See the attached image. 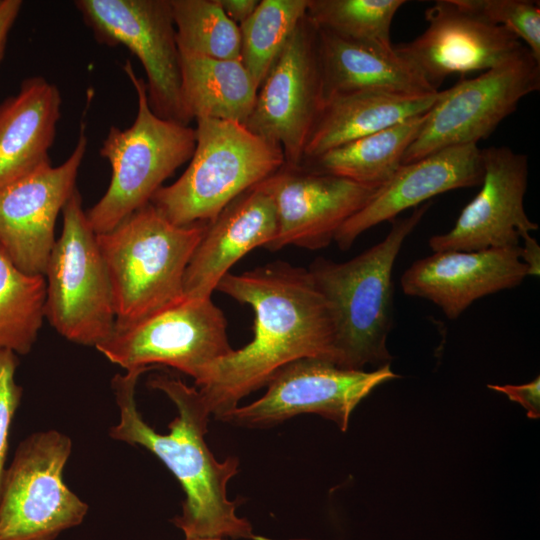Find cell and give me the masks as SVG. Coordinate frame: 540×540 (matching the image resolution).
Listing matches in <instances>:
<instances>
[{
  "mask_svg": "<svg viewBox=\"0 0 540 540\" xmlns=\"http://www.w3.org/2000/svg\"><path fill=\"white\" fill-rule=\"evenodd\" d=\"M540 89V62L523 45L478 77L441 91L402 159L408 164L447 147L477 144Z\"/></svg>",
  "mask_w": 540,
  "mask_h": 540,
  "instance_id": "9c48e42d",
  "label": "cell"
},
{
  "mask_svg": "<svg viewBox=\"0 0 540 540\" xmlns=\"http://www.w3.org/2000/svg\"><path fill=\"white\" fill-rule=\"evenodd\" d=\"M318 47L325 98L357 91L408 96L439 91L394 48L351 40L321 28Z\"/></svg>",
  "mask_w": 540,
  "mask_h": 540,
  "instance_id": "44dd1931",
  "label": "cell"
},
{
  "mask_svg": "<svg viewBox=\"0 0 540 540\" xmlns=\"http://www.w3.org/2000/svg\"><path fill=\"white\" fill-rule=\"evenodd\" d=\"M484 176L477 144L444 148L419 160L402 164L371 200L337 231L334 241L349 249L366 230L411 207H418L444 192L480 185Z\"/></svg>",
  "mask_w": 540,
  "mask_h": 540,
  "instance_id": "d6986e66",
  "label": "cell"
},
{
  "mask_svg": "<svg viewBox=\"0 0 540 540\" xmlns=\"http://www.w3.org/2000/svg\"><path fill=\"white\" fill-rule=\"evenodd\" d=\"M196 122V144L188 167L150 201L179 226L211 222L234 199L285 163L280 146L243 124L210 118Z\"/></svg>",
  "mask_w": 540,
  "mask_h": 540,
  "instance_id": "5b68a950",
  "label": "cell"
},
{
  "mask_svg": "<svg viewBox=\"0 0 540 540\" xmlns=\"http://www.w3.org/2000/svg\"><path fill=\"white\" fill-rule=\"evenodd\" d=\"M62 215V233L44 273V315L67 340L96 348L115 330L111 283L77 189Z\"/></svg>",
  "mask_w": 540,
  "mask_h": 540,
  "instance_id": "52a82bcc",
  "label": "cell"
},
{
  "mask_svg": "<svg viewBox=\"0 0 540 540\" xmlns=\"http://www.w3.org/2000/svg\"><path fill=\"white\" fill-rule=\"evenodd\" d=\"M484 176L477 195L462 209L455 225L429 239L433 252L477 251L521 246L530 276H539L538 230L524 209L528 156L506 146L481 149Z\"/></svg>",
  "mask_w": 540,
  "mask_h": 540,
  "instance_id": "7c38bea8",
  "label": "cell"
},
{
  "mask_svg": "<svg viewBox=\"0 0 540 540\" xmlns=\"http://www.w3.org/2000/svg\"><path fill=\"white\" fill-rule=\"evenodd\" d=\"M277 231L274 200L260 182L207 224L185 272L184 297H211L233 265L257 247L268 248Z\"/></svg>",
  "mask_w": 540,
  "mask_h": 540,
  "instance_id": "ffe728a7",
  "label": "cell"
},
{
  "mask_svg": "<svg viewBox=\"0 0 540 540\" xmlns=\"http://www.w3.org/2000/svg\"><path fill=\"white\" fill-rule=\"evenodd\" d=\"M185 540H225L221 537H193V538H186Z\"/></svg>",
  "mask_w": 540,
  "mask_h": 540,
  "instance_id": "e575fe53",
  "label": "cell"
},
{
  "mask_svg": "<svg viewBox=\"0 0 540 540\" xmlns=\"http://www.w3.org/2000/svg\"><path fill=\"white\" fill-rule=\"evenodd\" d=\"M404 0H308L306 15L318 28L392 49L391 25Z\"/></svg>",
  "mask_w": 540,
  "mask_h": 540,
  "instance_id": "f1b7e54d",
  "label": "cell"
},
{
  "mask_svg": "<svg viewBox=\"0 0 540 540\" xmlns=\"http://www.w3.org/2000/svg\"><path fill=\"white\" fill-rule=\"evenodd\" d=\"M207 224L175 225L148 203L112 230L96 234L112 288L114 331L184 297L185 272Z\"/></svg>",
  "mask_w": 540,
  "mask_h": 540,
  "instance_id": "277c9868",
  "label": "cell"
},
{
  "mask_svg": "<svg viewBox=\"0 0 540 540\" xmlns=\"http://www.w3.org/2000/svg\"><path fill=\"white\" fill-rule=\"evenodd\" d=\"M225 14L238 26L255 11L260 0H217Z\"/></svg>",
  "mask_w": 540,
  "mask_h": 540,
  "instance_id": "836d02e7",
  "label": "cell"
},
{
  "mask_svg": "<svg viewBox=\"0 0 540 540\" xmlns=\"http://www.w3.org/2000/svg\"><path fill=\"white\" fill-rule=\"evenodd\" d=\"M440 96L441 91L423 96L383 91L328 96L305 146L302 163L350 141L426 114Z\"/></svg>",
  "mask_w": 540,
  "mask_h": 540,
  "instance_id": "603a6c76",
  "label": "cell"
},
{
  "mask_svg": "<svg viewBox=\"0 0 540 540\" xmlns=\"http://www.w3.org/2000/svg\"><path fill=\"white\" fill-rule=\"evenodd\" d=\"M216 290L249 305L255 319L253 339L213 364L195 386L215 418L235 409L293 361L318 358L335 364L330 310L308 269L274 261L228 273Z\"/></svg>",
  "mask_w": 540,
  "mask_h": 540,
  "instance_id": "6da1fadb",
  "label": "cell"
},
{
  "mask_svg": "<svg viewBox=\"0 0 540 540\" xmlns=\"http://www.w3.org/2000/svg\"><path fill=\"white\" fill-rule=\"evenodd\" d=\"M74 5L99 43L125 46L139 59L152 111L189 125L170 0H77Z\"/></svg>",
  "mask_w": 540,
  "mask_h": 540,
  "instance_id": "8fae6325",
  "label": "cell"
},
{
  "mask_svg": "<svg viewBox=\"0 0 540 540\" xmlns=\"http://www.w3.org/2000/svg\"><path fill=\"white\" fill-rule=\"evenodd\" d=\"M180 53L241 60L240 29L217 0H170Z\"/></svg>",
  "mask_w": 540,
  "mask_h": 540,
  "instance_id": "83f0119b",
  "label": "cell"
},
{
  "mask_svg": "<svg viewBox=\"0 0 540 540\" xmlns=\"http://www.w3.org/2000/svg\"><path fill=\"white\" fill-rule=\"evenodd\" d=\"M390 364L367 372L318 358H303L282 367L256 401L218 420L247 428H266L300 414L313 413L345 432L352 412L376 387L398 378Z\"/></svg>",
  "mask_w": 540,
  "mask_h": 540,
  "instance_id": "5bb4252c",
  "label": "cell"
},
{
  "mask_svg": "<svg viewBox=\"0 0 540 540\" xmlns=\"http://www.w3.org/2000/svg\"><path fill=\"white\" fill-rule=\"evenodd\" d=\"M46 279L19 269L0 245V349L29 353L43 323Z\"/></svg>",
  "mask_w": 540,
  "mask_h": 540,
  "instance_id": "484cf974",
  "label": "cell"
},
{
  "mask_svg": "<svg viewBox=\"0 0 540 540\" xmlns=\"http://www.w3.org/2000/svg\"><path fill=\"white\" fill-rule=\"evenodd\" d=\"M426 114L358 138L303 162L310 170L381 188L402 165L405 152L419 134Z\"/></svg>",
  "mask_w": 540,
  "mask_h": 540,
  "instance_id": "d4e9b609",
  "label": "cell"
},
{
  "mask_svg": "<svg viewBox=\"0 0 540 540\" xmlns=\"http://www.w3.org/2000/svg\"><path fill=\"white\" fill-rule=\"evenodd\" d=\"M84 131L70 156L60 165L50 161L0 188V245L16 266L44 275L55 244V223L76 188L85 157Z\"/></svg>",
  "mask_w": 540,
  "mask_h": 540,
  "instance_id": "9a60e30c",
  "label": "cell"
},
{
  "mask_svg": "<svg viewBox=\"0 0 540 540\" xmlns=\"http://www.w3.org/2000/svg\"><path fill=\"white\" fill-rule=\"evenodd\" d=\"M21 0H0V62L5 53L8 35L21 11Z\"/></svg>",
  "mask_w": 540,
  "mask_h": 540,
  "instance_id": "d6a6232c",
  "label": "cell"
},
{
  "mask_svg": "<svg viewBox=\"0 0 540 540\" xmlns=\"http://www.w3.org/2000/svg\"><path fill=\"white\" fill-rule=\"evenodd\" d=\"M17 366V355L0 349V485L5 471L10 426L22 396V388L15 381Z\"/></svg>",
  "mask_w": 540,
  "mask_h": 540,
  "instance_id": "4dcf8cb0",
  "label": "cell"
},
{
  "mask_svg": "<svg viewBox=\"0 0 540 540\" xmlns=\"http://www.w3.org/2000/svg\"><path fill=\"white\" fill-rule=\"evenodd\" d=\"M308 0H260L239 25L241 62L257 88L307 12Z\"/></svg>",
  "mask_w": 540,
  "mask_h": 540,
  "instance_id": "4316f807",
  "label": "cell"
},
{
  "mask_svg": "<svg viewBox=\"0 0 540 540\" xmlns=\"http://www.w3.org/2000/svg\"><path fill=\"white\" fill-rule=\"evenodd\" d=\"M181 89L191 119L245 125L258 88L241 60L180 53Z\"/></svg>",
  "mask_w": 540,
  "mask_h": 540,
  "instance_id": "cb8c5ba5",
  "label": "cell"
},
{
  "mask_svg": "<svg viewBox=\"0 0 540 540\" xmlns=\"http://www.w3.org/2000/svg\"><path fill=\"white\" fill-rule=\"evenodd\" d=\"M72 442L56 430L18 446L0 485V540H54L79 525L88 505L63 480Z\"/></svg>",
  "mask_w": 540,
  "mask_h": 540,
  "instance_id": "ba28073f",
  "label": "cell"
},
{
  "mask_svg": "<svg viewBox=\"0 0 540 540\" xmlns=\"http://www.w3.org/2000/svg\"><path fill=\"white\" fill-rule=\"evenodd\" d=\"M61 102L55 84L33 76L0 104V188L50 161Z\"/></svg>",
  "mask_w": 540,
  "mask_h": 540,
  "instance_id": "7402d4cb",
  "label": "cell"
},
{
  "mask_svg": "<svg viewBox=\"0 0 540 540\" xmlns=\"http://www.w3.org/2000/svg\"><path fill=\"white\" fill-rule=\"evenodd\" d=\"M261 183L277 212V235L267 248L272 251L289 245L327 247L379 189L286 163Z\"/></svg>",
  "mask_w": 540,
  "mask_h": 540,
  "instance_id": "2e32d148",
  "label": "cell"
},
{
  "mask_svg": "<svg viewBox=\"0 0 540 540\" xmlns=\"http://www.w3.org/2000/svg\"><path fill=\"white\" fill-rule=\"evenodd\" d=\"M527 276L521 246L448 250L415 261L403 273L401 286L406 295L430 300L456 319L477 299L516 287Z\"/></svg>",
  "mask_w": 540,
  "mask_h": 540,
  "instance_id": "ac0fdd59",
  "label": "cell"
},
{
  "mask_svg": "<svg viewBox=\"0 0 540 540\" xmlns=\"http://www.w3.org/2000/svg\"><path fill=\"white\" fill-rule=\"evenodd\" d=\"M488 388L504 393L511 401L521 404L531 419L540 417V378L539 376L529 383L522 385H493Z\"/></svg>",
  "mask_w": 540,
  "mask_h": 540,
  "instance_id": "1f68e13d",
  "label": "cell"
},
{
  "mask_svg": "<svg viewBox=\"0 0 540 540\" xmlns=\"http://www.w3.org/2000/svg\"><path fill=\"white\" fill-rule=\"evenodd\" d=\"M123 70L136 91L137 114L129 128L112 126L99 150L112 174L104 195L86 211L96 234L112 230L150 203L163 182L191 159L196 144L194 128L152 111L145 81L136 75L130 61Z\"/></svg>",
  "mask_w": 540,
  "mask_h": 540,
  "instance_id": "8992f818",
  "label": "cell"
},
{
  "mask_svg": "<svg viewBox=\"0 0 540 540\" xmlns=\"http://www.w3.org/2000/svg\"><path fill=\"white\" fill-rule=\"evenodd\" d=\"M96 349L126 371L172 367L198 386L211 366L233 348L223 311L211 297L187 298L113 335Z\"/></svg>",
  "mask_w": 540,
  "mask_h": 540,
  "instance_id": "30bf717a",
  "label": "cell"
},
{
  "mask_svg": "<svg viewBox=\"0 0 540 540\" xmlns=\"http://www.w3.org/2000/svg\"><path fill=\"white\" fill-rule=\"evenodd\" d=\"M152 368H134L112 379L120 419L109 432L118 441L139 445L153 453L179 481L185 500L173 519L186 538L231 537L267 540L255 536L250 523L237 516V503L227 496V485L239 472V459L218 461L205 435L211 415L200 391L179 378L157 374L148 385L163 392L176 406L177 416L161 434L150 427L137 409L135 389L139 377Z\"/></svg>",
  "mask_w": 540,
  "mask_h": 540,
  "instance_id": "7a4b0ae2",
  "label": "cell"
},
{
  "mask_svg": "<svg viewBox=\"0 0 540 540\" xmlns=\"http://www.w3.org/2000/svg\"><path fill=\"white\" fill-rule=\"evenodd\" d=\"M324 101L318 27L305 15L259 86L244 126L280 146L287 165L299 166Z\"/></svg>",
  "mask_w": 540,
  "mask_h": 540,
  "instance_id": "4fadbf2b",
  "label": "cell"
},
{
  "mask_svg": "<svg viewBox=\"0 0 540 540\" xmlns=\"http://www.w3.org/2000/svg\"><path fill=\"white\" fill-rule=\"evenodd\" d=\"M484 20L513 33L540 62V6L531 0H458Z\"/></svg>",
  "mask_w": 540,
  "mask_h": 540,
  "instance_id": "f546056e",
  "label": "cell"
},
{
  "mask_svg": "<svg viewBox=\"0 0 540 540\" xmlns=\"http://www.w3.org/2000/svg\"><path fill=\"white\" fill-rule=\"evenodd\" d=\"M430 206L426 202L409 216L393 219L381 242L348 261L319 257L309 266L330 310L336 365L363 370L367 364H390L387 337L393 321V266L405 239Z\"/></svg>",
  "mask_w": 540,
  "mask_h": 540,
  "instance_id": "3957f363",
  "label": "cell"
},
{
  "mask_svg": "<svg viewBox=\"0 0 540 540\" xmlns=\"http://www.w3.org/2000/svg\"><path fill=\"white\" fill-rule=\"evenodd\" d=\"M424 15L427 29L393 48L436 90L447 76L489 70L524 45L513 33L484 20L458 0L436 1Z\"/></svg>",
  "mask_w": 540,
  "mask_h": 540,
  "instance_id": "e0dca14e",
  "label": "cell"
}]
</instances>
